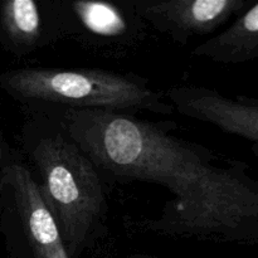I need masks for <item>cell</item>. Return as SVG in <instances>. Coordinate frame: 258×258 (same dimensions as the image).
Instances as JSON below:
<instances>
[{"instance_id": "6da1fadb", "label": "cell", "mask_w": 258, "mask_h": 258, "mask_svg": "<svg viewBox=\"0 0 258 258\" xmlns=\"http://www.w3.org/2000/svg\"><path fill=\"white\" fill-rule=\"evenodd\" d=\"M106 184H156L171 194L144 231L213 243L251 237L256 191L241 164L174 135L168 122L110 111L48 107Z\"/></svg>"}, {"instance_id": "5b68a950", "label": "cell", "mask_w": 258, "mask_h": 258, "mask_svg": "<svg viewBox=\"0 0 258 258\" xmlns=\"http://www.w3.org/2000/svg\"><path fill=\"white\" fill-rule=\"evenodd\" d=\"M148 27L184 45L218 30L242 9V0H128Z\"/></svg>"}, {"instance_id": "52a82bcc", "label": "cell", "mask_w": 258, "mask_h": 258, "mask_svg": "<svg viewBox=\"0 0 258 258\" xmlns=\"http://www.w3.org/2000/svg\"><path fill=\"white\" fill-rule=\"evenodd\" d=\"M128 258H165V257H158V256H151V254H143V253H134Z\"/></svg>"}, {"instance_id": "3957f363", "label": "cell", "mask_w": 258, "mask_h": 258, "mask_svg": "<svg viewBox=\"0 0 258 258\" xmlns=\"http://www.w3.org/2000/svg\"><path fill=\"white\" fill-rule=\"evenodd\" d=\"M18 90L49 107L171 116L175 108L166 93L135 73L101 68H40L23 72Z\"/></svg>"}, {"instance_id": "7a4b0ae2", "label": "cell", "mask_w": 258, "mask_h": 258, "mask_svg": "<svg viewBox=\"0 0 258 258\" xmlns=\"http://www.w3.org/2000/svg\"><path fill=\"white\" fill-rule=\"evenodd\" d=\"M47 111L34 148L42 178L39 186L70 258H76L105 236L108 218L106 183L62 122Z\"/></svg>"}, {"instance_id": "277c9868", "label": "cell", "mask_w": 258, "mask_h": 258, "mask_svg": "<svg viewBox=\"0 0 258 258\" xmlns=\"http://www.w3.org/2000/svg\"><path fill=\"white\" fill-rule=\"evenodd\" d=\"M57 5L63 39L70 38L91 50L120 54L145 37L148 25L128 0H77L57 2Z\"/></svg>"}, {"instance_id": "8992f818", "label": "cell", "mask_w": 258, "mask_h": 258, "mask_svg": "<svg viewBox=\"0 0 258 258\" xmlns=\"http://www.w3.org/2000/svg\"><path fill=\"white\" fill-rule=\"evenodd\" d=\"M24 227L35 258H70L54 216L43 198L40 186L20 170L17 174Z\"/></svg>"}]
</instances>
